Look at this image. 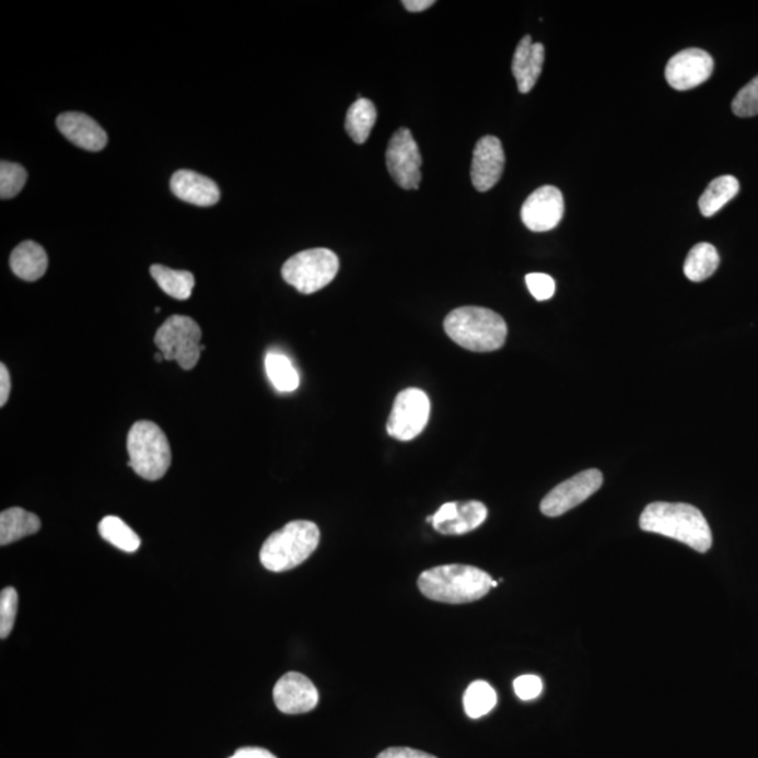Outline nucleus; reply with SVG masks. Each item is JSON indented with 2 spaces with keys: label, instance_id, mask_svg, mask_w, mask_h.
Listing matches in <instances>:
<instances>
[{
  "label": "nucleus",
  "instance_id": "1",
  "mask_svg": "<svg viewBox=\"0 0 758 758\" xmlns=\"http://www.w3.org/2000/svg\"><path fill=\"white\" fill-rule=\"evenodd\" d=\"M639 524L643 532L676 539L697 552L705 553L712 547L710 524L691 504L651 503L643 510Z\"/></svg>",
  "mask_w": 758,
  "mask_h": 758
},
{
  "label": "nucleus",
  "instance_id": "2",
  "mask_svg": "<svg viewBox=\"0 0 758 758\" xmlns=\"http://www.w3.org/2000/svg\"><path fill=\"white\" fill-rule=\"evenodd\" d=\"M492 578L469 564H443L420 574L418 586L424 597L445 604L478 602L492 588Z\"/></svg>",
  "mask_w": 758,
  "mask_h": 758
},
{
  "label": "nucleus",
  "instance_id": "3",
  "mask_svg": "<svg viewBox=\"0 0 758 758\" xmlns=\"http://www.w3.org/2000/svg\"><path fill=\"white\" fill-rule=\"evenodd\" d=\"M444 330L455 343L477 353L502 349L508 337V325L502 316L479 306H463L450 312Z\"/></svg>",
  "mask_w": 758,
  "mask_h": 758
},
{
  "label": "nucleus",
  "instance_id": "4",
  "mask_svg": "<svg viewBox=\"0 0 758 758\" xmlns=\"http://www.w3.org/2000/svg\"><path fill=\"white\" fill-rule=\"evenodd\" d=\"M319 541L318 525L296 520L266 539L260 549V562L267 571L289 572L304 563L316 551Z\"/></svg>",
  "mask_w": 758,
  "mask_h": 758
},
{
  "label": "nucleus",
  "instance_id": "5",
  "mask_svg": "<svg viewBox=\"0 0 758 758\" xmlns=\"http://www.w3.org/2000/svg\"><path fill=\"white\" fill-rule=\"evenodd\" d=\"M127 450L130 455L128 467L145 480H160L165 477L172 464L171 444L165 431L150 420L133 423L128 431Z\"/></svg>",
  "mask_w": 758,
  "mask_h": 758
},
{
  "label": "nucleus",
  "instance_id": "6",
  "mask_svg": "<svg viewBox=\"0 0 758 758\" xmlns=\"http://www.w3.org/2000/svg\"><path fill=\"white\" fill-rule=\"evenodd\" d=\"M339 271V257L336 253L318 247L296 253L282 266V279L302 294H314L325 289Z\"/></svg>",
  "mask_w": 758,
  "mask_h": 758
},
{
  "label": "nucleus",
  "instance_id": "7",
  "mask_svg": "<svg viewBox=\"0 0 758 758\" xmlns=\"http://www.w3.org/2000/svg\"><path fill=\"white\" fill-rule=\"evenodd\" d=\"M201 329L188 316L173 315L158 329L155 345L166 361H177L185 371L195 369L202 351Z\"/></svg>",
  "mask_w": 758,
  "mask_h": 758
},
{
  "label": "nucleus",
  "instance_id": "8",
  "mask_svg": "<svg viewBox=\"0 0 758 758\" xmlns=\"http://www.w3.org/2000/svg\"><path fill=\"white\" fill-rule=\"evenodd\" d=\"M430 418V399L423 390L408 388L395 398L386 431L390 438L410 441L425 429Z\"/></svg>",
  "mask_w": 758,
  "mask_h": 758
},
{
  "label": "nucleus",
  "instance_id": "9",
  "mask_svg": "<svg viewBox=\"0 0 758 758\" xmlns=\"http://www.w3.org/2000/svg\"><path fill=\"white\" fill-rule=\"evenodd\" d=\"M421 155L418 143L408 128H399L386 150V167L396 185L405 190H418L421 182Z\"/></svg>",
  "mask_w": 758,
  "mask_h": 758
},
{
  "label": "nucleus",
  "instance_id": "10",
  "mask_svg": "<svg viewBox=\"0 0 758 758\" xmlns=\"http://www.w3.org/2000/svg\"><path fill=\"white\" fill-rule=\"evenodd\" d=\"M603 485V474L598 469H587L564 480L544 498L541 512L547 517H559L576 505L586 502Z\"/></svg>",
  "mask_w": 758,
  "mask_h": 758
},
{
  "label": "nucleus",
  "instance_id": "11",
  "mask_svg": "<svg viewBox=\"0 0 758 758\" xmlns=\"http://www.w3.org/2000/svg\"><path fill=\"white\" fill-rule=\"evenodd\" d=\"M713 59L700 48H687L676 54L666 67L668 84L676 91H690L711 78Z\"/></svg>",
  "mask_w": 758,
  "mask_h": 758
},
{
  "label": "nucleus",
  "instance_id": "12",
  "mask_svg": "<svg viewBox=\"0 0 758 758\" xmlns=\"http://www.w3.org/2000/svg\"><path fill=\"white\" fill-rule=\"evenodd\" d=\"M272 698L280 712L300 715L315 710L319 702V692L304 674L290 672L277 681Z\"/></svg>",
  "mask_w": 758,
  "mask_h": 758
},
{
  "label": "nucleus",
  "instance_id": "13",
  "mask_svg": "<svg viewBox=\"0 0 758 758\" xmlns=\"http://www.w3.org/2000/svg\"><path fill=\"white\" fill-rule=\"evenodd\" d=\"M563 211L561 190L555 186H543L524 201L522 220L529 231L547 232L559 225Z\"/></svg>",
  "mask_w": 758,
  "mask_h": 758
},
{
  "label": "nucleus",
  "instance_id": "14",
  "mask_svg": "<svg viewBox=\"0 0 758 758\" xmlns=\"http://www.w3.org/2000/svg\"><path fill=\"white\" fill-rule=\"evenodd\" d=\"M504 151L499 138H480L475 145L470 178L478 191H488L498 185L504 171Z\"/></svg>",
  "mask_w": 758,
  "mask_h": 758
},
{
  "label": "nucleus",
  "instance_id": "15",
  "mask_svg": "<svg viewBox=\"0 0 758 758\" xmlns=\"http://www.w3.org/2000/svg\"><path fill=\"white\" fill-rule=\"evenodd\" d=\"M57 127L68 141L75 143L84 151L98 152L107 145L106 131L86 114L63 113L57 118Z\"/></svg>",
  "mask_w": 758,
  "mask_h": 758
},
{
  "label": "nucleus",
  "instance_id": "16",
  "mask_svg": "<svg viewBox=\"0 0 758 758\" xmlns=\"http://www.w3.org/2000/svg\"><path fill=\"white\" fill-rule=\"evenodd\" d=\"M173 195L197 207L215 206L221 198L220 187L210 177L193 171H178L171 178Z\"/></svg>",
  "mask_w": 758,
  "mask_h": 758
},
{
  "label": "nucleus",
  "instance_id": "17",
  "mask_svg": "<svg viewBox=\"0 0 758 758\" xmlns=\"http://www.w3.org/2000/svg\"><path fill=\"white\" fill-rule=\"evenodd\" d=\"M545 61V48L541 43H533L532 37L525 36L515 48L513 57V75L517 81L518 91H533L538 78L541 77Z\"/></svg>",
  "mask_w": 758,
  "mask_h": 758
},
{
  "label": "nucleus",
  "instance_id": "18",
  "mask_svg": "<svg viewBox=\"0 0 758 758\" xmlns=\"http://www.w3.org/2000/svg\"><path fill=\"white\" fill-rule=\"evenodd\" d=\"M10 269L19 279L37 281L48 269L47 252L36 242H22L10 255Z\"/></svg>",
  "mask_w": 758,
  "mask_h": 758
},
{
  "label": "nucleus",
  "instance_id": "19",
  "mask_svg": "<svg viewBox=\"0 0 758 758\" xmlns=\"http://www.w3.org/2000/svg\"><path fill=\"white\" fill-rule=\"evenodd\" d=\"M39 528H42V522L36 514L20 508L4 510L0 514V545L7 547L38 533Z\"/></svg>",
  "mask_w": 758,
  "mask_h": 758
},
{
  "label": "nucleus",
  "instance_id": "20",
  "mask_svg": "<svg viewBox=\"0 0 758 758\" xmlns=\"http://www.w3.org/2000/svg\"><path fill=\"white\" fill-rule=\"evenodd\" d=\"M739 190V180L735 176L725 175L716 177L700 197L698 206H700L701 214L707 218L715 215L718 211H721L727 202L737 196Z\"/></svg>",
  "mask_w": 758,
  "mask_h": 758
},
{
  "label": "nucleus",
  "instance_id": "21",
  "mask_svg": "<svg viewBox=\"0 0 758 758\" xmlns=\"http://www.w3.org/2000/svg\"><path fill=\"white\" fill-rule=\"evenodd\" d=\"M266 374L279 393H294L301 384L299 371L289 355L279 350H270L265 359Z\"/></svg>",
  "mask_w": 758,
  "mask_h": 758
},
{
  "label": "nucleus",
  "instance_id": "22",
  "mask_svg": "<svg viewBox=\"0 0 758 758\" xmlns=\"http://www.w3.org/2000/svg\"><path fill=\"white\" fill-rule=\"evenodd\" d=\"M488 517V509L477 500L458 503V513L448 523L434 525L435 532L444 535H464L477 529Z\"/></svg>",
  "mask_w": 758,
  "mask_h": 758
},
{
  "label": "nucleus",
  "instance_id": "23",
  "mask_svg": "<svg viewBox=\"0 0 758 758\" xmlns=\"http://www.w3.org/2000/svg\"><path fill=\"white\" fill-rule=\"evenodd\" d=\"M151 276L158 282L163 292L178 301L190 299L196 285L195 276L186 270H173L166 266H151Z\"/></svg>",
  "mask_w": 758,
  "mask_h": 758
},
{
  "label": "nucleus",
  "instance_id": "24",
  "mask_svg": "<svg viewBox=\"0 0 758 758\" xmlns=\"http://www.w3.org/2000/svg\"><path fill=\"white\" fill-rule=\"evenodd\" d=\"M376 123V108L369 98L359 97L351 104L346 117V131L355 143L369 140Z\"/></svg>",
  "mask_w": 758,
  "mask_h": 758
},
{
  "label": "nucleus",
  "instance_id": "25",
  "mask_svg": "<svg viewBox=\"0 0 758 758\" xmlns=\"http://www.w3.org/2000/svg\"><path fill=\"white\" fill-rule=\"evenodd\" d=\"M720 255L716 247L702 242L692 247L688 253L686 263H684V275L688 280L700 282L710 277L720 267Z\"/></svg>",
  "mask_w": 758,
  "mask_h": 758
},
{
  "label": "nucleus",
  "instance_id": "26",
  "mask_svg": "<svg viewBox=\"0 0 758 758\" xmlns=\"http://www.w3.org/2000/svg\"><path fill=\"white\" fill-rule=\"evenodd\" d=\"M98 534L113 547L121 549L124 552H137L141 547V538L138 537V534L116 515H107L98 524Z\"/></svg>",
  "mask_w": 758,
  "mask_h": 758
},
{
  "label": "nucleus",
  "instance_id": "27",
  "mask_svg": "<svg viewBox=\"0 0 758 758\" xmlns=\"http://www.w3.org/2000/svg\"><path fill=\"white\" fill-rule=\"evenodd\" d=\"M497 703V691L487 681H474L464 693V710L473 720L488 715Z\"/></svg>",
  "mask_w": 758,
  "mask_h": 758
},
{
  "label": "nucleus",
  "instance_id": "28",
  "mask_svg": "<svg viewBox=\"0 0 758 758\" xmlns=\"http://www.w3.org/2000/svg\"><path fill=\"white\" fill-rule=\"evenodd\" d=\"M27 177L26 168L19 163L2 162L0 165V197L2 200L16 197L26 186Z\"/></svg>",
  "mask_w": 758,
  "mask_h": 758
},
{
  "label": "nucleus",
  "instance_id": "29",
  "mask_svg": "<svg viewBox=\"0 0 758 758\" xmlns=\"http://www.w3.org/2000/svg\"><path fill=\"white\" fill-rule=\"evenodd\" d=\"M19 594L16 588L7 587L0 593V638L7 639L16 621Z\"/></svg>",
  "mask_w": 758,
  "mask_h": 758
},
{
  "label": "nucleus",
  "instance_id": "30",
  "mask_svg": "<svg viewBox=\"0 0 758 758\" xmlns=\"http://www.w3.org/2000/svg\"><path fill=\"white\" fill-rule=\"evenodd\" d=\"M732 110L737 117H753L758 114V75L742 89L732 102Z\"/></svg>",
  "mask_w": 758,
  "mask_h": 758
},
{
  "label": "nucleus",
  "instance_id": "31",
  "mask_svg": "<svg viewBox=\"0 0 758 758\" xmlns=\"http://www.w3.org/2000/svg\"><path fill=\"white\" fill-rule=\"evenodd\" d=\"M525 282L532 295L537 301L551 300L555 294V281L551 276L543 275V272H532L525 277Z\"/></svg>",
  "mask_w": 758,
  "mask_h": 758
},
{
  "label": "nucleus",
  "instance_id": "32",
  "mask_svg": "<svg viewBox=\"0 0 758 758\" xmlns=\"http://www.w3.org/2000/svg\"><path fill=\"white\" fill-rule=\"evenodd\" d=\"M514 691L520 700L532 701L543 692V680L534 674H525L514 680Z\"/></svg>",
  "mask_w": 758,
  "mask_h": 758
},
{
  "label": "nucleus",
  "instance_id": "33",
  "mask_svg": "<svg viewBox=\"0 0 758 758\" xmlns=\"http://www.w3.org/2000/svg\"><path fill=\"white\" fill-rule=\"evenodd\" d=\"M376 758H438L429 753L410 749V747H390Z\"/></svg>",
  "mask_w": 758,
  "mask_h": 758
},
{
  "label": "nucleus",
  "instance_id": "34",
  "mask_svg": "<svg viewBox=\"0 0 758 758\" xmlns=\"http://www.w3.org/2000/svg\"><path fill=\"white\" fill-rule=\"evenodd\" d=\"M10 389H12V383H10V374L7 365L0 364V406L8 404Z\"/></svg>",
  "mask_w": 758,
  "mask_h": 758
},
{
  "label": "nucleus",
  "instance_id": "35",
  "mask_svg": "<svg viewBox=\"0 0 758 758\" xmlns=\"http://www.w3.org/2000/svg\"><path fill=\"white\" fill-rule=\"evenodd\" d=\"M230 758H277L272 753L261 747H242Z\"/></svg>",
  "mask_w": 758,
  "mask_h": 758
},
{
  "label": "nucleus",
  "instance_id": "36",
  "mask_svg": "<svg viewBox=\"0 0 758 758\" xmlns=\"http://www.w3.org/2000/svg\"><path fill=\"white\" fill-rule=\"evenodd\" d=\"M434 3V0H404L403 2L405 9L413 13L423 12V10L433 7Z\"/></svg>",
  "mask_w": 758,
  "mask_h": 758
},
{
  "label": "nucleus",
  "instance_id": "37",
  "mask_svg": "<svg viewBox=\"0 0 758 758\" xmlns=\"http://www.w3.org/2000/svg\"><path fill=\"white\" fill-rule=\"evenodd\" d=\"M155 360L158 361V363H162V361L165 360V357H163V354L160 351V353L155 354Z\"/></svg>",
  "mask_w": 758,
  "mask_h": 758
}]
</instances>
